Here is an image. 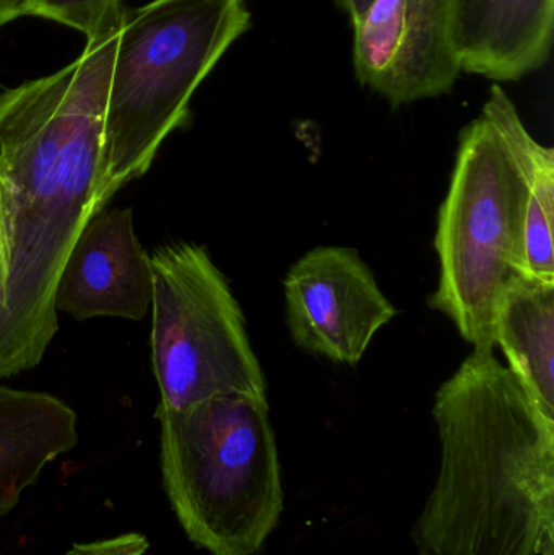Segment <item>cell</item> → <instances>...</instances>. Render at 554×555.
<instances>
[{"label":"cell","instance_id":"7","mask_svg":"<svg viewBox=\"0 0 554 555\" xmlns=\"http://www.w3.org/2000/svg\"><path fill=\"white\" fill-rule=\"evenodd\" d=\"M286 322L299 348L340 364L363 359L397 310L355 249L315 247L285 278Z\"/></svg>","mask_w":554,"mask_h":555},{"label":"cell","instance_id":"6","mask_svg":"<svg viewBox=\"0 0 554 555\" xmlns=\"http://www.w3.org/2000/svg\"><path fill=\"white\" fill-rule=\"evenodd\" d=\"M152 259V359L159 410L215 397L267 398L246 320L205 247L176 243Z\"/></svg>","mask_w":554,"mask_h":555},{"label":"cell","instance_id":"14","mask_svg":"<svg viewBox=\"0 0 554 555\" xmlns=\"http://www.w3.org/2000/svg\"><path fill=\"white\" fill-rule=\"evenodd\" d=\"M123 0H25V15L39 16L83 33L87 39L123 15Z\"/></svg>","mask_w":554,"mask_h":555},{"label":"cell","instance_id":"2","mask_svg":"<svg viewBox=\"0 0 554 555\" xmlns=\"http://www.w3.org/2000/svg\"><path fill=\"white\" fill-rule=\"evenodd\" d=\"M438 478L418 555H554V417L493 351L474 349L433 408Z\"/></svg>","mask_w":554,"mask_h":555},{"label":"cell","instance_id":"3","mask_svg":"<svg viewBox=\"0 0 554 555\" xmlns=\"http://www.w3.org/2000/svg\"><path fill=\"white\" fill-rule=\"evenodd\" d=\"M166 498L191 543L210 555H254L285 508L267 398L215 397L156 408Z\"/></svg>","mask_w":554,"mask_h":555},{"label":"cell","instance_id":"4","mask_svg":"<svg viewBox=\"0 0 554 555\" xmlns=\"http://www.w3.org/2000/svg\"><path fill=\"white\" fill-rule=\"evenodd\" d=\"M249 26L244 0H152L124 9L104 117L109 201L146 175L163 142L189 122L195 91Z\"/></svg>","mask_w":554,"mask_h":555},{"label":"cell","instance_id":"15","mask_svg":"<svg viewBox=\"0 0 554 555\" xmlns=\"http://www.w3.org/2000/svg\"><path fill=\"white\" fill-rule=\"evenodd\" d=\"M25 15V0H0V28Z\"/></svg>","mask_w":554,"mask_h":555},{"label":"cell","instance_id":"5","mask_svg":"<svg viewBox=\"0 0 554 555\" xmlns=\"http://www.w3.org/2000/svg\"><path fill=\"white\" fill-rule=\"evenodd\" d=\"M527 194L501 137L481 114L459 139L435 247L441 263L429 307L480 351L494 349V315L524 263Z\"/></svg>","mask_w":554,"mask_h":555},{"label":"cell","instance_id":"8","mask_svg":"<svg viewBox=\"0 0 554 555\" xmlns=\"http://www.w3.org/2000/svg\"><path fill=\"white\" fill-rule=\"evenodd\" d=\"M449 0H376L353 25L358 80L394 107L449 93L462 74L446 35Z\"/></svg>","mask_w":554,"mask_h":555},{"label":"cell","instance_id":"13","mask_svg":"<svg viewBox=\"0 0 554 555\" xmlns=\"http://www.w3.org/2000/svg\"><path fill=\"white\" fill-rule=\"evenodd\" d=\"M485 117L503 140L523 179L527 194L524 224V263L526 273L554 281V152L540 145L524 126L517 107L506 91L494 85L485 103Z\"/></svg>","mask_w":554,"mask_h":555},{"label":"cell","instance_id":"9","mask_svg":"<svg viewBox=\"0 0 554 555\" xmlns=\"http://www.w3.org/2000/svg\"><path fill=\"white\" fill-rule=\"evenodd\" d=\"M152 259L132 208L100 210L75 241L55 289V309L75 320L145 319L152 309Z\"/></svg>","mask_w":554,"mask_h":555},{"label":"cell","instance_id":"16","mask_svg":"<svg viewBox=\"0 0 554 555\" xmlns=\"http://www.w3.org/2000/svg\"><path fill=\"white\" fill-rule=\"evenodd\" d=\"M376 0H342V5H344L345 12L350 16L351 23L357 25L364 15H366L368 10Z\"/></svg>","mask_w":554,"mask_h":555},{"label":"cell","instance_id":"1","mask_svg":"<svg viewBox=\"0 0 554 555\" xmlns=\"http://www.w3.org/2000/svg\"><path fill=\"white\" fill-rule=\"evenodd\" d=\"M124 13V12H123ZM120 20L61 70L0 93V189L9 278L0 302V378L36 367L59 330L55 289L103 191L104 117Z\"/></svg>","mask_w":554,"mask_h":555},{"label":"cell","instance_id":"12","mask_svg":"<svg viewBox=\"0 0 554 555\" xmlns=\"http://www.w3.org/2000/svg\"><path fill=\"white\" fill-rule=\"evenodd\" d=\"M494 345L543 413L554 417V281H511L494 315Z\"/></svg>","mask_w":554,"mask_h":555},{"label":"cell","instance_id":"11","mask_svg":"<svg viewBox=\"0 0 554 555\" xmlns=\"http://www.w3.org/2000/svg\"><path fill=\"white\" fill-rule=\"evenodd\" d=\"M77 424L61 398L0 384V515L20 504L49 463L78 446Z\"/></svg>","mask_w":554,"mask_h":555},{"label":"cell","instance_id":"10","mask_svg":"<svg viewBox=\"0 0 554 555\" xmlns=\"http://www.w3.org/2000/svg\"><path fill=\"white\" fill-rule=\"evenodd\" d=\"M554 0H449L446 35L461 72L516 81L553 46Z\"/></svg>","mask_w":554,"mask_h":555}]
</instances>
